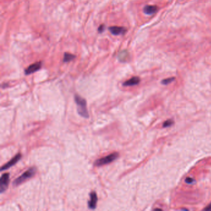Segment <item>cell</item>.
Here are the masks:
<instances>
[{
  "label": "cell",
  "mask_w": 211,
  "mask_h": 211,
  "mask_svg": "<svg viewBox=\"0 0 211 211\" xmlns=\"http://www.w3.org/2000/svg\"><path fill=\"white\" fill-rule=\"evenodd\" d=\"M75 102L77 105V109L78 113L84 118H88L89 115L87 109V103L86 100L80 97L79 95L75 96Z\"/></svg>",
  "instance_id": "cell-1"
},
{
  "label": "cell",
  "mask_w": 211,
  "mask_h": 211,
  "mask_svg": "<svg viewBox=\"0 0 211 211\" xmlns=\"http://www.w3.org/2000/svg\"><path fill=\"white\" fill-rule=\"evenodd\" d=\"M36 167H32L29 169H28L26 172H25L22 175H21L20 177L17 178L13 182L14 186H18L24 182L26 180L32 178L33 176L36 174Z\"/></svg>",
  "instance_id": "cell-2"
},
{
  "label": "cell",
  "mask_w": 211,
  "mask_h": 211,
  "mask_svg": "<svg viewBox=\"0 0 211 211\" xmlns=\"http://www.w3.org/2000/svg\"><path fill=\"white\" fill-rule=\"evenodd\" d=\"M119 157V154L118 152H114L106 157L99 159L97 160L94 163V165L97 167L102 166L104 165H107V164L110 163L116 160Z\"/></svg>",
  "instance_id": "cell-3"
},
{
  "label": "cell",
  "mask_w": 211,
  "mask_h": 211,
  "mask_svg": "<svg viewBox=\"0 0 211 211\" xmlns=\"http://www.w3.org/2000/svg\"><path fill=\"white\" fill-rule=\"evenodd\" d=\"M9 181V174L8 173H5L3 174L0 179V192L3 193L5 192L8 187Z\"/></svg>",
  "instance_id": "cell-4"
},
{
  "label": "cell",
  "mask_w": 211,
  "mask_h": 211,
  "mask_svg": "<svg viewBox=\"0 0 211 211\" xmlns=\"http://www.w3.org/2000/svg\"><path fill=\"white\" fill-rule=\"evenodd\" d=\"M21 157H22V155L20 153L17 154V155H16L12 159H11V160H9L7 163L5 164V165H4L2 167L1 171H3V170H7V169L9 168L10 167L14 165L15 164L17 163V162L21 159Z\"/></svg>",
  "instance_id": "cell-5"
},
{
  "label": "cell",
  "mask_w": 211,
  "mask_h": 211,
  "mask_svg": "<svg viewBox=\"0 0 211 211\" xmlns=\"http://www.w3.org/2000/svg\"><path fill=\"white\" fill-rule=\"evenodd\" d=\"M41 67H42V62L39 61L37 63H35L30 65L27 69H26L25 74L26 75H29L33 73H36L39 71V70L41 68Z\"/></svg>",
  "instance_id": "cell-6"
},
{
  "label": "cell",
  "mask_w": 211,
  "mask_h": 211,
  "mask_svg": "<svg viewBox=\"0 0 211 211\" xmlns=\"http://www.w3.org/2000/svg\"><path fill=\"white\" fill-rule=\"evenodd\" d=\"M90 201L88 203V207L90 209H94L96 208L97 203V195L95 191H92L90 194Z\"/></svg>",
  "instance_id": "cell-7"
},
{
  "label": "cell",
  "mask_w": 211,
  "mask_h": 211,
  "mask_svg": "<svg viewBox=\"0 0 211 211\" xmlns=\"http://www.w3.org/2000/svg\"><path fill=\"white\" fill-rule=\"evenodd\" d=\"M109 30L113 35H114V36H119V35L124 33L126 30L123 27L112 26L109 27Z\"/></svg>",
  "instance_id": "cell-8"
},
{
  "label": "cell",
  "mask_w": 211,
  "mask_h": 211,
  "mask_svg": "<svg viewBox=\"0 0 211 211\" xmlns=\"http://www.w3.org/2000/svg\"><path fill=\"white\" fill-rule=\"evenodd\" d=\"M158 8L155 5H147L144 8V12L147 15L154 14L157 12Z\"/></svg>",
  "instance_id": "cell-9"
},
{
  "label": "cell",
  "mask_w": 211,
  "mask_h": 211,
  "mask_svg": "<svg viewBox=\"0 0 211 211\" xmlns=\"http://www.w3.org/2000/svg\"><path fill=\"white\" fill-rule=\"evenodd\" d=\"M140 83V79L138 77H133L132 78L130 79L129 80L125 81L123 84L124 86L128 87V86H133L137 85Z\"/></svg>",
  "instance_id": "cell-10"
},
{
  "label": "cell",
  "mask_w": 211,
  "mask_h": 211,
  "mask_svg": "<svg viewBox=\"0 0 211 211\" xmlns=\"http://www.w3.org/2000/svg\"><path fill=\"white\" fill-rule=\"evenodd\" d=\"M129 56V53L126 50H123L122 52H121L119 54H118V59L120 61H126V60L128 59V58Z\"/></svg>",
  "instance_id": "cell-11"
},
{
  "label": "cell",
  "mask_w": 211,
  "mask_h": 211,
  "mask_svg": "<svg viewBox=\"0 0 211 211\" xmlns=\"http://www.w3.org/2000/svg\"><path fill=\"white\" fill-rule=\"evenodd\" d=\"M75 56L74 55H72L69 53H65L64 54V58H63V61L65 63H68L72 61L73 59L75 58Z\"/></svg>",
  "instance_id": "cell-12"
},
{
  "label": "cell",
  "mask_w": 211,
  "mask_h": 211,
  "mask_svg": "<svg viewBox=\"0 0 211 211\" xmlns=\"http://www.w3.org/2000/svg\"><path fill=\"white\" fill-rule=\"evenodd\" d=\"M175 79V77H169V78H167V79H163L162 81V84H163V85H167V84H170L171 83H172L173 81H174Z\"/></svg>",
  "instance_id": "cell-13"
},
{
  "label": "cell",
  "mask_w": 211,
  "mask_h": 211,
  "mask_svg": "<svg viewBox=\"0 0 211 211\" xmlns=\"http://www.w3.org/2000/svg\"><path fill=\"white\" fill-rule=\"evenodd\" d=\"M173 124V121L172 120H168L167 121H165V122L163 123V128H167V127H169L170 126H172Z\"/></svg>",
  "instance_id": "cell-14"
},
{
  "label": "cell",
  "mask_w": 211,
  "mask_h": 211,
  "mask_svg": "<svg viewBox=\"0 0 211 211\" xmlns=\"http://www.w3.org/2000/svg\"><path fill=\"white\" fill-rule=\"evenodd\" d=\"M185 181L187 184H191V183L194 182V180L193 178H187L185 180Z\"/></svg>",
  "instance_id": "cell-15"
},
{
  "label": "cell",
  "mask_w": 211,
  "mask_h": 211,
  "mask_svg": "<svg viewBox=\"0 0 211 211\" xmlns=\"http://www.w3.org/2000/svg\"><path fill=\"white\" fill-rule=\"evenodd\" d=\"M104 29H105V26H104V25H101V26H100L99 27V29H98L99 32L102 33V32L104 30Z\"/></svg>",
  "instance_id": "cell-16"
},
{
  "label": "cell",
  "mask_w": 211,
  "mask_h": 211,
  "mask_svg": "<svg viewBox=\"0 0 211 211\" xmlns=\"http://www.w3.org/2000/svg\"><path fill=\"white\" fill-rule=\"evenodd\" d=\"M205 210H211V203L206 207L204 209Z\"/></svg>",
  "instance_id": "cell-17"
}]
</instances>
